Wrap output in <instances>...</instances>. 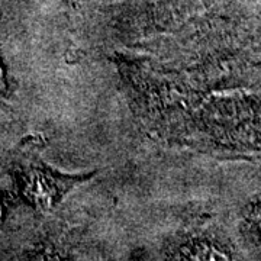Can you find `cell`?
<instances>
[{
	"mask_svg": "<svg viewBox=\"0 0 261 261\" xmlns=\"http://www.w3.org/2000/svg\"><path fill=\"white\" fill-rule=\"evenodd\" d=\"M80 178L56 176L49 171L35 170L32 173V186L28 187L31 199L42 209H51L65 195V192Z\"/></svg>",
	"mask_w": 261,
	"mask_h": 261,
	"instance_id": "obj_1",
	"label": "cell"
},
{
	"mask_svg": "<svg viewBox=\"0 0 261 261\" xmlns=\"http://www.w3.org/2000/svg\"><path fill=\"white\" fill-rule=\"evenodd\" d=\"M187 260H225L229 258L228 251L212 244H195L183 252Z\"/></svg>",
	"mask_w": 261,
	"mask_h": 261,
	"instance_id": "obj_2",
	"label": "cell"
}]
</instances>
